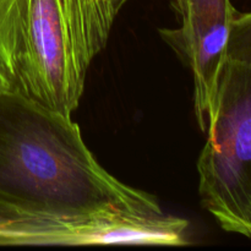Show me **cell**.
<instances>
[{
	"label": "cell",
	"instance_id": "5b68a950",
	"mask_svg": "<svg viewBox=\"0 0 251 251\" xmlns=\"http://www.w3.org/2000/svg\"><path fill=\"white\" fill-rule=\"evenodd\" d=\"M32 0H0V70L14 86Z\"/></svg>",
	"mask_w": 251,
	"mask_h": 251
},
{
	"label": "cell",
	"instance_id": "3957f363",
	"mask_svg": "<svg viewBox=\"0 0 251 251\" xmlns=\"http://www.w3.org/2000/svg\"><path fill=\"white\" fill-rule=\"evenodd\" d=\"M198 161L202 205L226 232L251 238V64L227 59Z\"/></svg>",
	"mask_w": 251,
	"mask_h": 251
},
{
	"label": "cell",
	"instance_id": "52a82bcc",
	"mask_svg": "<svg viewBox=\"0 0 251 251\" xmlns=\"http://www.w3.org/2000/svg\"><path fill=\"white\" fill-rule=\"evenodd\" d=\"M25 215L0 205V247H20L24 237Z\"/></svg>",
	"mask_w": 251,
	"mask_h": 251
},
{
	"label": "cell",
	"instance_id": "277c9868",
	"mask_svg": "<svg viewBox=\"0 0 251 251\" xmlns=\"http://www.w3.org/2000/svg\"><path fill=\"white\" fill-rule=\"evenodd\" d=\"M179 28H159L162 38L193 74L198 125L206 131L237 11L230 0H172Z\"/></svg>",
	"mask_w": 251,
	"mask_h": 251
},
{
	"label": "cell",
	"instance_id": "ba28073f",
	"mask_svg": "<svg viewBox=\"0 0 251 251\" xmlns=\"http://www.w3.org/2000/svg\"><path fill=\"white\" fill-rule=\"evenodd\" d=\"M0 88H11L9 81L6 80V77L4 76V74L0 70Z\"/></svg>",
	"mask_w": 251,
	"mask_h": 251
},
{
	"label": "cell",
	"instance_id": "8992f818",
	"mask_svg": "<svg viewBox=\"0 0 251 251\" xmlns=\"http://www.w3.org/2000/svg\"><path fill=\"white\" fill-rule=\"evenodd\" d=\"M227 59L251 64V12L235 14L227 46Z\"/></svg>",
	"mask_w": 251,
	"mask_h": 251
},
{
	"label": "cell",
	"instance_id": "9c48e42d",
	"mask_svg": "<svg viewBox=\"0 0 251 251\" xmlns=\"http://www.w3.org/2000/svg\"><path fill=\"white\" fill-rule=\"evenodd\" d=\"M112 1H113V5H114L115 10H117V11L119 12V10L122 9L123 6H124L125 2H126L127 0H112Z\"/></svg>",
	"mask_w": 251,
	"mask_h": 251
},
{
	"label": "cell",
	"instance_id": "7a4b0ae2",
	"mask_svg": "<svg viewBox=\"0 0 251 251\" xmlns=\"http://www.w3.org/2000/svg\"><path fill=\"white\" fill-rule=\"evenodd\" d=\"M117 15L112 0H32L12 90L71 117Z\"/></svg>",
	"mask_w": 251,
	"mask_h": 251
},
{
	"label": "cell",
	"instance_id": "6da1fadb",
	"mask_svg": "<svg viewBox=\"0 0 251 251\" xmlns=\"http://www.w3.org/2000/svg\"><path fill=\"white\" fill-rule=\"evenodd\" d=\"M0 205L61 218L164 215L98 163L71 117L12 88H0Z\"/></svg>",
	"mask_w": 251,
	"mask_h": 251
}]
</instances>
